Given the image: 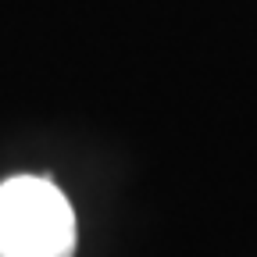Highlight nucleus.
I'll use <instances>...</instances> for the list:
<instances>
[{"label": "nucleus", "mask_w": 257, "mask_h": 257, "mask_svg": "<svg viewBox=\"0 0 257 257\" xmlns=\"http://www.w3.org/2000/svg\"><path fill=\"white\" fill-rule=\"evenodd\" d=\"M72 250L75 211L50 179L0 182V257H72Z\"/></svg>", "instance_id": "f257e3e1"}]
</instances>
